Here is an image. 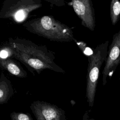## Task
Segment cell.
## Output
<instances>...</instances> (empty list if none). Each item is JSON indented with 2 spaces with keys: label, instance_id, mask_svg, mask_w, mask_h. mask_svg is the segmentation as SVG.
I'll list each match as a JSON object with an SVG mask.
<instances>
[{
  "label": "cell",
  "instance_id": "cell-1",
  "mask_svg": "<svg viewBox=\"0 0 120 120\" xmlns=\"http://www.w3.org/2000/svg\"><path fill=\"white\" fill-rule=\"evenodd\" d=\"M12 50V58L22 63L34 75L48 69L56 72L65 71L55 62V53L45 45H38L30 40L20 38H9L6 43Z\"/></svg>",
  "mask_w": 120,
  "mask_h": 120
},
{
  "label": "cell",
  "instance_id": "cell-2",
  "mask_svg": "<svg viewBox=\"0 0 120 120\" xmlns=\"http://www.w3.org/2000/svg\"><path fill=\"white\" fill-rule=\"evenodd\" d=\"M22 26L30 32L51 41L75 40L72 29L52 15H43L27 21Z\"/></svg>",
  "mask_w": 120,
  "mask_h": 120
},
{
  "label": "cell",
  "instance_id": "cell-3",
  "mask_svg": "<svg viewBox=\"0 0 120 120\" xmlns=\"http://www.w3.org/2000/svg\"><path fill=\"white\" fill-rule=\"evenodd\" d=\"M108 44V40L99 44L93 50V53L88 56L86 98L90 107L94 105L100 71L107 56Z\"/></svg>",
  "mask_w": 120,
  "mask_h": 120
},
{
  "label": "cell",
  "instance_id": "cell-4",
  "mask_svg": "<svg viewBox=\"0 0 120 120\" xmlns=\"http://www.w3.org/2000/svg\"><path fill=\"white\" fill-rule=\"evenodd\" d=\"M42 6L41 0H4L0 10V18L22 23L31 12Z\"/></svg>",
  "mask_w": 120,
  "mask_h": 120
},
{
  "label": "cell",
  "instance_id": "cell-5",
  "mask_svg": "<svg viewBox=\"0 0 120 120\" xmlns=\"http://www.w3.org/2000/svg\"><path fill=\"white\" fill-rule=\"evenodd\" d=\"M120 63V30L112 36L105 65L102 71V83L105 85L107 78H111Z\"/></svg>",
  "mask_w": 120,
  "mask_h": 120
},
{
  "label": "cell",
  "instance_id": "cell-6",
  "mask_svg": "<svg viewBox=\"0 0 120 120\" xmlns=\"http://www.w3.org/2000/svg\"><path fill=\"white\" fill-rule=\"evenodd\" d=\"M30 108L37 120H67L65 112L55 105L38 100L32 103Z\"/></svg>",
  "mask_w": 120,
  "mask_h": 120
},
{
  "label": "cell",
  "instance_id": "cell-7",
  "mask_svg": "<svg viewBox=\"0 0 120 120\" xmlns=\"http://www.w3.org/2000/svg\"><path fill=\"white\" fill-rule=\"evenodd\" d=\"M81 20L82 25L94 31L95 28V14L91 0H71L68 3Z\"/></svg>",
  "mask_w": 120,
  "mask_h": 120
},
{
  "label": "cell",
  "instance_id": "cell-8",
  "mask_svg": "<svg viewBox=\"0 0 120 120\" xmlns=\"http://www.w3.org/2000/svg\"><path fill=\"white\" fill-rule=\"evenodd\" d=\"M0 67L17 77L23 78L27 76V72L21 66L20 63L14 60L13 58L0 59Z\"/></svg>",
  "mask_w": 120,
  "mask_h": 120
},
{
  "label": "cell",
  "instance_id": "cell-9",
  "mask_svg": "<svg viewBox=\"0 0 120 120\" xmlns=\"http://www.w3.org/2000/svg\"><path fill=\"white\" fill-rule=\"evenodd\" d=\"M14 94L11 81L1 73L0 75V105L8 103Z\"/></svg>",
  "mask_w": 120,
  "mask_h": 120
},
{
  "label": "cell",
  "instance_id": "cell-10",
  "mask_svg": "<svg viewBox=\"0 0 120 120\" xmlns=\"http://www.w3.org/2000/svg\"><path fill=\"white\" fill-rule=\"evenodd\" d=\"M110 9L112 24L114 25L120 18V1L119 0H111Z\"/></svg>",
  "mask_w": 120,
  "mask_h": 120
},
{
  "label": "cell",
  "instance_id": "cell-11",
  "mask_svg": "<svg viewBox=\"0 0 120 120\" xmlns=\"http://www.w3.org/2000/svg\"><path fill=\"white\" fill-rule=\"evenodd\" d=\"M11 120H33L29 113L13 112L10 114Z\"/></svg>",
  "mask_w": 120,
  "mask_h": 120
},
{
  "label": "cell",
  "instance_id": "cell-12",
  "mask_svg": "<svg viewBox=\"0 0 120 120\" xmlns=\"http://www.w3.org/2000/svg\"><path fill=\"white\" fill-rule=\"evenodd\" d=\"M78 46H79L82 52L86 55L89 56L93 53V50L90 47L86 46V44L83 42H81L80 43H77Z\"/></svg>",
  "mask_w": 120,
  "mask_h": 120
},
{
  "label": "cell",
  "instance_id": "cell-13",
  "mask_svg": "<svg viewBox=\"0 0 120 120\" xmlns=\"http://www.w3.org/2000/svg\"><path fill=\"white\" fill-rule=\"evenodd\" d=\"M48 2L52 5L57 7H62L65 5L66 1L65 0H44Z\"/></svg>",
  "mask_w": 120,
  "mask_h": 120
},
{
  "label": "cell",
  "instance_id": "cell-14",
  "mask_svg": "<svg viewBox=\"0 0 120 120\" xmlns=\"http://www.w3.org/2000/svg\"><path fill=\"white\" fill-rule=\"evenodd\" d=\"M82 120H96L90 116V110L86 111L83 116Z\"/></svg>",
  "mask_w": 120,
  "mask_h": 120
}]
</instances>
